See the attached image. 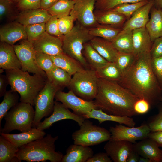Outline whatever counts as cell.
Here are the masks:
<instances>
[{"instance_id":"6da1fadb","label":"cell","mask_w":162,"mask_h":162,"mask_svg":"<svg viewBox=\"0 0 162 162\" xmlns=\"http://www.w3.org/2000/svg\"><path fill=\"white\" fill-rule=\"evenodd\" d=\"M150 52L136 56L131 66L117 82L151 106L162 102V88L152 70Z\"/></svg>"},{"instance_id":"7a4b0ae2","label":"cell","mask_w":162,"mask_h":162,"mask_svg":"<svg viewBox=\"0 0 162 162\" xmlns=\"http://www.w3.org/2000/svg\"><path fill=\"white\" fill-rule=\"evenodd\" d=\"M138 98L118 83L99 78L98 89L93 100L97 109L117 116L138 115L134 110Z\"/></svg>"},{"instance_id":"3957f363","label":"cell","mask_w":162,"mask_h":162,"mask_svg":"<svg viewBox=\"0 0 162 162\" xmlns=\"http://www.w3.org/2000/svg\"><path fill=\"white\" fill-rule=\"evenodd\" d=\"M58 137L50 134L33 141L19 148L16 156L19 162H62L63 155L56 151L55 142Z\"/></svg>"},{"instance_id":"277c9868","label":"cell","mask_w":162,"mask_h":162,"mask_svg":"<svg viewBox=\"0 0 162 162\" xmlns=\"http://www.w3.org/2000/svg\"><path fill=\"white\" fill-rule=\"evenodd\" d=\"M21 69L6 70V75L12 90L17 92L21 102L28 103L34 106L36 96L45 86L47 78L33 74Z\"/></svg>"},{"instance_id":"5b68a950","label":"cell","mask_w":162,"mask_h":162,"mask_svg":"<svg viewBox=\"0 0 162 162\" xmlns=\"http://www.w3.org/2000/svg\"><path fill=\"white\" fill-rule=\"evenodd\" d=\"M33 106L29 103L20 101L11 108L4 117L5 123L0 133L9 134L14 130L21 132L31 130L35 115Z\"/></svg>"},{"instance_id":"8992f818","label":"cell","mask_w":162,"mask_h":162,"mask_svg":"<svg viewBox=\"0 0 162 162\" xmlns=\"http://www.w3.org/2000/svg\"><path fill=\"white\" fill-rule=\"evenodd\" d=\"M94 37L89 30L79 23L74 26L71 31L64 35L62 40L63 52L75 59L83 67L88 66L87 60L82 52L84 44Z\"/></svg>"},{"instance_id":"52a82bcc","label":"cell","mask_w":162,"mask_h":162,"mask_svg":"<svg viewBox=\"0 0 162 162\" xmlns=\"http://www.w3.org/2000/svg\"><path fill=\"white\" fill-rule=\"evenodd\" d=\"M98 80L96 71L84 69L73 75L68 87L78 97L92 101L97 94Z\"/></svg>"},{"instance_id":"ba28073f","label":"cell","mask_w":162,"mask_h":162,"mask_svg":"<svg viewBox=\"0 0 162 162\" xmlns=\"http://www.w3.org/2000/svg\"><path fill=\"white\" fill-rule=\"evenodd\" d=\"M80 127L72 135L74 144L89 146L110 139L111 134L109 130L94 124L88 119L86 118Z\"/></svg>"},{"instance_id":"9c48e42d","label":"cell","mask_w":162,"mask_h":162,"mask_svg":"<svg viewBox=\"0 0 162 162\" xmlns=\"http://www.w3.org/2000/svg\"><path fill=\"white\" fill-rule=\"evenodd\" d=\"M58 91L60 90L58 88L47 80L45 86L34 100L35 115L32 128H37L42 118L51 115L54 109L55 101L54 99Z\"/></svg>"},{"instance_id":"30bf717a","label":"cell","mask_w":162,"mask_h":162,"mask_svg":"<svg viewBox=\"0 0 162 162\" xmlns=\"http://www.w3.org/2000/svg\"><path fill=\"white\" fill-rule=\"evenodd\" d=\"M13 46L22 70L47 78L46 73L37 64L36 52L32 42L27 39H24Z\"/></svg>"},{"instance_id":"8fae6325","label":"cell","mask_w":162,"mask_h":162,"mask_svg":"<svg viewBox=\"0 0 162 162\" xmlns=\"http://www.w3.org/2000/svg\"><path fill=\"white\" fill-rule=\"evenodd\" d=\"M109 131L111 134L109 140H124L133 143L148 137L151 132L147 123L138 127L126 126L119 124L110 127Z\"/></svg>"},{"instance_id":"7c38bea8","label":"cell","mask_w":162,"mask_h":162,"mask_svg":"<svg viewBox=\"0 0 162 162\" xmlns=\"http://www.w3.org/2000/svg\"><path fill=\"white\" fill-rule=\"evenodd\" d=\"M56 100L61 102L75 114L83 116L93 109H97L93 100L87 101L76 95L71 90L68 92L58 91L56 93Z\"/></svg>"},{"instance_id":"4fadbf2b","label":"cell","mask_w":162,"mask_h":162,"mask_svg":"<svg viewBox=\"0 0 162 162\" xmlns=\"http://www.w3.org/2000/svg\"><path fill=\"white\" fill-rule=\"evenodd\" d=\"M97 0H76L70 14L82 26L89 28L98 23L94 12Z\"/></svg>"},{"instance_id":"5bb4252c","label":"cell","mask_w":162,"mask_h":162,"mask_svg":"<svg viewBox=\"0 0 162 162\" xmlns=\"http://www.w3.org/2000/svg\"><path fill=\"white\" fill-rule=\"evenodd\" d=\"M83 116L77 115L70 111L60 102L55 101L53 111L48 117H45L37 128L44 130L48 129L57 122L65 119H70L76 122L80 126L86 119Z\"/></svg>"},{"instance_id":"9a60e30c","label":"cell","mask_w":162,"mask_h":162,"mask_svg":"<svg viewBox=\"0 0 162 162\" xmlns=\"http://www.w3.org/2000/svg\"><path fill=\"white\" fill-rule=\"evenodd\" d=\"M32 43L36 52L50 56L63 53L62 40L46 31Z\"/></svg>"},{"instance_id":"2e32d148","label":"cell","mask_w":162,"mask_h":162,"mask_svg":"<svg viewBox=\"0 0 162 162\" xmlns=\"http://www.w3.org/2000/svg\"><path fill=\"white\" fill-rule=\"evenodd\" d=\"M27 39L25 26L16 21L6 23L0 28V41L12 45L17 42Z\"/></svg>"},{"instance_id":"e0dca14e","label":"cell","mask_w":162,"mask_h":162,"mask_svg":"<svg viewBox=\"0 0 162 162\" xmlns=\"http://www.w3.org/2000/svg\"><path fill=\"white\" fill-rule=\"evenodd\" d=\"M104 149L113 162H126L133 149V144L124 140H109L104 145Z\"/></svg>"},{"instance_id":"ac0fdd59","label":"cell","mask_w":162,"mask_h":162,"mask_svg":"<svg viewBox=\"0 0 162 162\" xmlns=\"http://www.w3.org/2000/svg\"><path fill=\"white\" fill-rule=\"evenodd\" d=\"M133 144V149L140 156L149 159L152 162H161L162 149L151 139L148 137Z\"/></svg>"},{"instance_id":"d6986e66","label":"cell","mask_w":162,"mask_h":162,"mask_svg":"<svg viewBox=\"0 0 162 162\" xmlns=\"http://www.w3.org/2000/svg\"><path fill=\"white\" fill-rule=\"evenodd\" d=\"M154 5V0H150L147 3L138 9L125 22L122 29L133 31L145 27L149 19V14Z\"/></svg>"},{"instance_id":"ffe728a7","label":"cell","mask_w":162,"mask_h":162,"mask_svg":"<svg viewBox=\"0 0 162 162\" xmlns=\"http://www.w3.org/2000/svg\"><path fill=\"white\" fill-rule=\"evenodd\" d=\"M0 68L6 70L21 69L20 62L13 45L0 42Z\"/></svg>"},{"instance_id":"44dd1931","label":"cell","mask_w":162,"mask_h":162,"mask_svg":"<svg viewBox=\"0 0 162 162\" xmlns=\"http://www.w3.org/2000/svg\"><path fill=\"white\" fill-rule=\"evenodd\" d=\"M52 16L47 10L41 8L21 11L15 21L24 26L46 23Z\"/></svg>"},{"instance_id":"7402d4cb","label":"cell","mask_w":162,"mask_h":162,"mask_svg":"<svg viewBox=\"0 0 162 162\" xmlns=\"http://www.w3.org/2000/svg\"><path fill=\"white\" fill-rule=\"evenodd\" d=\"M94 153L93 149L89 146L71 144L67 149L62 162H87Z\"/></svg>"},{"instance_id":"603a6c76","label":"cell","mask_w":162,"mask_h":162,"mask_svg":"<svg viewBox=\"0 0 162 162\" xmlns=\"http://www.w3.org/2000/svg\"><path fill=\"white\" fill-rule=\"evenodd\" d=\"M44 131L32 128L28 131L17 134L0 133V135L14 144L19 148L33 141L42 138L46 135Z\"/></svg>"},{"instance_id":"cb8c5ba5","label":"cell","mask_w":162,"mask_h":162,"mask_svg":"<svg viewBox=\"0 0 162 162\" xmlns=\"http://www.w3.org/2000/svg\"><path fill=\"white\" fill-rule=\"evenodd\" d=\"M83 116L87 119L92 118L97 119L99 124L106 121H111L130 127H134L136 124L134 119L131 117L109 114L101 109H93Z\"/></svg>"},{"instance_id":"d4e9b609","label":"cell","mask_w":162,"mask_h":162,"mask_svg":"<svg viewBox=\"0 0 162 162\" xmlns=\"http://www.w3.org/2000/svg\"><path fill=\"white\" fill-rule=\"evenodd\" d=\"M133 53L139 54L150 52L152 42L145 27L133 30Z\"/></svg>"},{"instance_id":"484cf974","label":"cell","mask_w":162,"mask_h":162,"mask_svg":"<svg viewBox=\"0 0 162 162\" xmlns=\"http://www.w3.org/2000/svg\"><path fill=\"white\" fill-rule=\"evenodd\" d=\"M90 42L93 48L108 62H115L118 51L111 41L101 38L94 37Z\"/></svg>"},{"instance_id":"4316f807","label":"cell","mask_w":162,"mask_h":162,"mask_svg":"<svg viewBox=\"0 0 162 162\" xmlns=\"http://www.w3.org/2000/svg\"><path fill=\"white\" fill-rule=\"evenodd\" d=\"M50 56L55 66L64 70L71 76L84 69L79 62L64 52Z\"/></svg>"},{"instance_id":"83f0119b","label":"cell","mask_w":162,"mask_h":162,"mask_svg":"<svg viewBox=\"0 0 162 162\" xmlns=\"http://www.w3.org/2000/svg\"><path fill=\"white\" fill-rule=\"evenodd\" d=\"M150 18L145 28L153 42L156 39L162 37V9L152 8Z\"/></svg>"},{"instance_id":"f1b7e54d","label":"cell","mask_w":162,"mask_h":162,"mask_svg":"<svg viewBox=\"0 0 162 162\" xmlns=\"http://www.w3.org/2000/svg\"><path fill=\"white\" fill-rule=\"evenodd\" d=\"M94 14L98 24L116 27L122 26V27L127 18L122 14L112 10L104 11H98Z\"/></svg>"},{"instance_id":"f546056e","label":"cell","mask_w":162,"mask_h":162,"mask_svg":"<svg viewBox=\"0 0 162 162\" xmlns=\"http://www.w3.org/2000/svg\"><path fill=\"white\" fill-rule=\"evenodd\" d=\"M111 42L118 52L133 53L132 30L122 29Z\"/></svg>"},{"instance_id":"4dcf8cb0","label":"cell","mask_w":162,"mask_h":162,"mask_svg":"<svg viewBox=\"0 0 162 162\" xmlns=\"http://www.w3.org/2000/svg\"><path fill=\"white\" fill-rule=\"evenodd\" d=\"M46 74L47 80L60 90L65 87L69 86L71 76L62 69L55 66Z\"/></svg>"},{"instance_id":"1f68e13d","label":"cell","mask_w":162,"mask_h":162,"mask_svg":"<svg viewBox=\"0 0 162 162\" xmlns=\"http://www.w3.org/2000/svg\"><path fill=\"white\" fill-rule=\"evenodd\" d=\"M19 148L0 135V162H19L16 154Z\"/></svg>"},{"instance_id":"d6a6232c","label":"cell","mask_w":162,"mask_h":162,"mask_svg":"<svg viewBox=\"0 0 162 162\" xmlns=\"http://www.w3.org/2000/svg\"><path fill=\"white\" fill-rule=\"evenodd\" d=\"M20 12L16 2L11 0H0L1 23L15 21Z\"/></svg>"},{"instance_id":"836d02e7","label":"cell","mask_w":162,"mask_h":162,"mask_svg":"<svg viewBox=\"0 0 162 162\" xmlns=\"http://www.w3.org/2000/svg\"><path fill=\"white\" fill-rule=\"evenodd\" d=\"M84 47V55L92 70L96 71L109 62L93 48L90 43H85Z\"/></svg>"},{"instance_id":"e575fe53","label":"cell","mask_w":162,"mask_h":162,"mask_svg":"<svg viewBox=\"0 0 162 162\" xmlns=\"http://www.w3.org/2000/svg\"><path fill=\"white\" fill-rule=\"evenodd\" d=\"M88 29L90 34L94 37L101 38L110 41L113 40L122 30L112 26L99 24Z\"/></svg>"},{"instance_id":"d590c367","label":"cell","mask_w":162,"mask_h":162,"mask_svg":"<svg viewBox=\"0 0 162 162\" xmlns=\"http://www.w3.org/2000/svg\"><path fill=\"white\" fill-rule=\"evenodd\" d=\"M99 78L118 82L122 74L115 62H108L105 65L96 71Z\"/></svg>"},{"instance_id":"8d00e7d4","label":"cell","mask_w":162,"mask_h":162,"mask_svg":"<svg viewBox=\"0 0 162 162\" xmlns=\"http://www.w3.org/2000/svg\"><path fill=\"white\" fill-rule=\"evenodd\" d=\"M19 94L11 89L7 91L4 95L3 99L0 104V130L2 119L7 112L15 106L20 100Z\"/></svg>"},{"instance_id":"74e56055","label":"cell","mask_w":162,"mask_h":162,"mask_svg":"<svg viewBox=\"0 0 162 162\" xmlns=\"http://www.w3.org/2000/svg\"><path fill=\"white\" fill-rule=\"evenodd\" d=\"M76 1L59 0L47 10L52 16L58 18L70 15L73 9Z\"/></svg>"},{"instance_id":"f35d334b","label":"cell","mask_w":162,"mask_h":162,"mask_svg":"<svg viewBox=\"0 0 162 162\" xmlns=\"http://www.w3.org/2000/svg\"><path fill=\"white\" fill-rule=\"evenodd\" d=\"M149 1H143L134 3H124L118 5L112 10L122 14L127 18L129 17L136 10L147 3Z\"/></svg>"},{"instance_id":"ab89813d","label":"cell","mask_w":162,"mask_h":162,"mask_svg":"<svg viewBox=\"0 0 162 162\" xmlns=\"http://www.w3.org/2000/svg\"><path fill=\"white\" fill-rule=\"evenodd\" d=\"M150 0H97L95 8L98 11H106L111 10L118 5L124 3H134Z\"/></svg>"},{"instance_id":"60d3db41","label":"cell","mask_w":162,"mask_h":162,"mask_svg":"<svg viewBox=\"0 0 162 162\" xmlns=\"http://www.w3.org/2000/svg\"><path fill=\"white\" fill-rule=\"evenodd\" d=\"M136 56L133 53H128L118 52L115 62L122 74L132 65Z\"/></svg>"},{"instance_id":"b9f144b4","label":"cell","mask_w":162,"mask_h":162,"mask_svg":"<svg viewBox=\"0 0 162 162\" xmlns=\"http://www.w3.org/2000/svg\"><path fill=\"white\" fill-rule=\"evenodd\" d=\"M45 23L29 25L25 26L27 39L32 43L45 32Z\"/></svg>"},{"instance_id":"7bdbcfd3","label":"cell","mask_w":162,"mask_h":162,"mask_svg":"<svg viewBox=\"0 0 162 162\" xmlns=\"http://www.w3.org/2000/svg\"><path fill=\"white\" fill-rule=\"evenodd\" d=\"M36 59L38 67L46 73L55 66L50 56L48 55L36 52Z\"/></svg>"},{"instance_id":"ee69618b","label":"cell","mask_w":162,"mask_h":162,"mask_svg":"<svg viewBox=\"0 0 162 162\" xmlns=\"http://www.w3.org/2000/svg\"><path fill=\"white\" fill-rule=\"evenodd\" d=\"M58 19L56 16H52L45 23V31L51 35L59 38L62 40L64 35L62 34L59 31Z\"/></svg>"},{"instance_id":"f6af8a7d","label":"cell","mask_w":162,"mask_h":162,"mask_svg":"<svg viewBox=\"0 0 162 162\" xmlns=\"http://www.w3.org/2000/svg\"><path fill=\"white\" fill-rule=\"evenodd\" d=\"M75 20L70 14L58 18V25L61 33L64 35L69 32L74 26V23Z\"/></svg>"},{"instance_id":"bcb514c9","label":"cell","mask_w":162,"mask_h":162,"mask_svg":"<svg viewBox=\"0 0 162 162\" xmlns=\"http://www.w3.org/2000/svg\"><path fill=\"white\" fill-rule=\"evenodd\" d=\"M160 106L158 113L149 117L146 123L151 132L162 131V105Z\"/></svg>"},{"instance_id":"7dc6e473","label":"cell","mask_w":162,"mask_h":162,"mask_svg":"<svg viewBox=\"0 0 162 162\" xmlns=\"http://www.w3.org/2000/svg\"><path fill=\"white\" fill-rule=\"evenodd\" d=\"M41 0H17L16 2L20 11L41 8Z\"/></svg>"},{"instance_id":"c3c4849f","label":"cell","mask_w":162,"mask_h":162,"mask_svg":"<svg viewBox=\"0 0 162 162\" xmlns=\"http://www.w3.org/2000/svg\"><path fill=\"white\" fill-rule=\"evenodd\" d=\"M151 66L153 71L162 88V56L152 58Z\"/></svg>"},{"instance_id":"681fc988","label":"cell","mask_w":162,"mask_h":162,"mask_svg":"<svg viewBox=\"0 0 162 162\" xmlns=\"http://www.w3.org/2000/svg\"><path fill=\"white\" fill-rule=\"evenodd\" d=\"M151 106L148 102L143 99H139L134 105V110L138 114L146 113L149 110Z\"/></svg>"},{"instance_id":"f907efd6","label":"cell","mask_w":162,"mask_h":162,"mask_svg":"<svg viewBox=\"0 0 162 162\" xmlns=\"http://www.w3.org/2000/svg\"><path fill=\"white\" fill-rule=\"evenodd\" d=\"M150 51L152 58L162 56V37L156 39L154 41Z\"/></svg>"},{"instance_id":"816d5d0a","label":"cell","mask_w":162,"mask_h":162,"mask_svg":"<svg viewBox=\"0 0 162 162\" xmlns=\"http://www.w3.org/2000/svg\"><path fill=\"white\" fill-rule=\"evenodd\" d=\"M112 160L106 152H99L94 154L87 162H112Z\"/></svg>"},{"instance_id":"f5cc1de1","label":"cell","mask_w":162,"mask_h":162,"mask_svg":"<svg viewBox=\"0 0 162 162\" xmlns=\"http://www.w3.org/2000/svg\"><path fill=\"white\" fill-rule=\"evenodd\" d=\"M9 84L8 78L6 75L0 74V97L4 96L6 91V88Z\"/></svg>"},{"instance_id":"db71d44e","label":"cell","mask_w":162,"mask_h":162,"mask_svg":"<svg viewBox=\"0 0 162 162\" xmlns=\"http://www.w3.org/2000/svg\"><path fill=\"white\" fill-rule=\"evenodd\" d=\"M148 137L155 141L159 147L162 148V131L151 132Z\"/></svg>"},{"instance_id":"11a10c76","label":"cell","mask_w":162,"mask_h":162,"mask_svg":"<svg viewBox=\"0 0 162 162\" xmlns=\"http://www.w3.org/2000/svg\"><path fill=\"white\" fill-rule=\"evenodd\" d=\"M59 0H41V8L48 10Z\"/></svg>"},{"instance_id":"9f6ffc18","label":"cell","mask_w":162,"mask_h":162,"mask_svg":"<svg viewBox=\"0 0 162 162\" xmlns=\"http://www.w3.org/2000/svg\"><path fill=\"white\" fill-rule=\"evenodd\" d=\"M140 156L133 148L128 156L126 162H138Z\"/></svg>"},{"instance_id":"6f0895ef","label":"cell","mask_w":162,"mask_h":162,"mask_svg":"<svg viewBox=\"0 0 162 162\" xmlns=\"http://www.w3.org/2000/svg\"><path fill=\"white\" fill-rule=\"evenodd\" d=\"M154 5L159 8H162V0H154Z\"/></svg>"},{"instance_id":"680465c9","label":"cell","mask_w":162,"mask_h":162,"mask_svg":"<svg viewBox=\"0 0 162 162\" xmlns=\"http://www.w3.org/2000/svg\"><path fill=\"white\" fill-rule=\"evenodd\" d=\"M138 162H152V161L148 158L140 156Z\"/></svg>"},{"instance_id":"91938a15","label":"cell","mask_w":162,"mask_h":162,"mask_svg":"<svg viewBox=\"0 0 162 162\" xmlns=\"http://www.w3.org/2000/svg\"><path fill=\"white\" fill-rule=\"evenodd\" d=\"M4 69L2 68L0 69V74H2L4 72Z\"/></svg>"},{"instance_id":"94428289","label":"cell","mask_w":162,"mask_h":162,"mask_svg":"<svg viewBox=\"0 0 162 162\" xmlns=\"http://www.w3.org/2000/svg\"><path fill=\"white\" fill-rule=\"evenodd\" d=\"M11 0L13 1L14 2H16L17 0Z\"/></svg>"},{"instance_id":"6125c7cd","label":"cell","mask_w":162,"mask_h":162,"mask_svg":"<svg viewBox=\"0 0 162 162\" xmlns=\"http://www.w3.org/2000/svg\"><path fill=\"white\" fill-rule=\"evenodd\" d=\"M72 0V1H76V0Z\"/></svg>"},{"instance_id":"be15d7a7","label":"cell","mask_w":162,"mask_h":162,"mask_svg":"<svg viewBox=\"0 0 162 162\" xmlns=\"http://www.w3.org/2000/svg\"><path fill=\"white\" fill-rule=\"evenodd\" d=\"M161 162H162V160H161Z\"/></svg>"},{"instance_id":"e7e4bbea","label":"cell","mask_w":162,"mask_h":162,"mask_svg":"<svg viewBox=\"0 0 162 162\" xmlns=\"http://www.w3.org/2000/svg\"></svg>"}]
</instances>
